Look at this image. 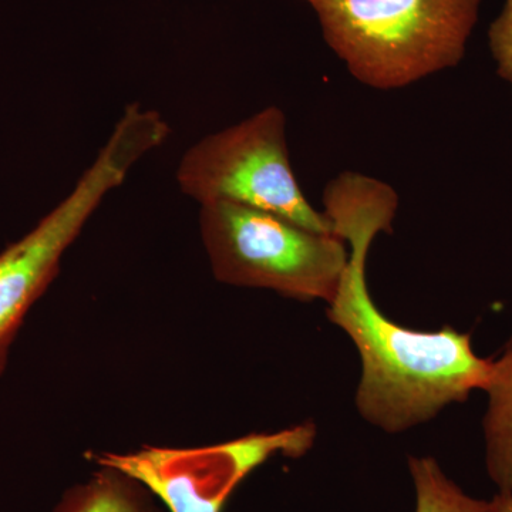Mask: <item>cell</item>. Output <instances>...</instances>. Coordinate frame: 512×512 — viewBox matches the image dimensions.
Returning a JSON list of instances; mask_svg holds the SVG:
<instances>
[{"label":"cell","instance_id":"obj_9","mask_svg":"<svg viewBox=\"0 0 512 512\" xmlns=\"http://www.w3.org/2000/svg\"><path fill=\"white\" fill-rule=\"evenodd\" d=\"M416 491L414 512H494L493 503L464 493L433 457H409Z\"/></svg>","mask_w":512,"mask_h":512},{"label":"cell","instance_id":"obj_6","mask_svg":"<svg viewBox=\"0 0 512 512\" xmlns=\"http://www.w3.org/2000/svg\"><path fill=\"white\" fill-rule=\"evenodd\" d=\"M311 423L278 433H254L215 446L143 447L134 453L94 456L99 466L114 468L138 481L170 512H222L229 495L276 454L303 456L315 440Z\"/></svg>","mask_w":512,"mask_h":512},{"label":"cell","instance_id":"obj_11","mask_svg":"<svg viewBox=\"0 0 512 512\" xmlns=\"http://www.w3.org/2000/svg\"><path fill=\"white\" fill-rule=\"evenodd\" d=\"M494 512H512V494L498 493L493 500Z\"/></svg>","mask_w":512,"mask_h":512},{"label":"cell","instance_id":"obj_3","mask_svg":"<svg viewBox=\"0 0 512 512\" xmlns=\"http://www.w3.org/2000/svg\"><path fill=\"white\" fill-rule=\"evenodd\" d=\"M170 136V124L158 111L128 104L72 192L25 237L0 252V373L30 308L56 278L63 255L101 201L126 181L141 158Z\"/></svg>","mask_w":512,"mask_h":512},{"label":"cell","instance_id":"obj_8","mask_svg":"<svg viewBox=\"0 0 512 512\" xmlns=\"http://www.w3.org/2000/svg\"><path fill=\"white\" fill-rule=\"evenodd\" d=\"M53 512H160L138 481L100 466L90 480L70 488Z\"/></svg>","mask_w":512,"mask_h":512},{"label":"cell","instance_id":"obj_1","mask_svg":"<svg viewBox=\"0 0 512 512\" xmlns=\"http://www.w3.org/2000/svg\"><path fill=\"white\" fill-rule=\"evenodd\" d=\"M323 207L333 234L350 248L328 319L348 333L362 359L356 406L363 419L387 433H402L484 390L493 360L477 356L470 333L403 328L373 302L367 255L377 235L392 229L399 208L392 185L343 171L326 185Z\"/></svg>","mask_w":512,"mask_h":512},{"label":"cell","instance_id":"obj_5","mask_svg":"<svg viewBox=\"0 0 512 512\" xmlns=\"http://www.w3.org/2000/svg\"><path fill=\"white\" fill-rule=\"evenodd\" d=\"M177 183L201 205L234 202L335 235L328 215L306 200L293 173L286 116L276 106L201 138L181 158Z\"/></svg>","mask_w":512,"mask_h":512},{"label":"cell","instance_id":"obj_10","mask_svg":"<svg viewBox=\"0 0 512 512\" xmlns=\"http://www.w3.org/2000/svg\"><path fill=\"white\" fill-rule=\"evenodd\" d=\"M488 46L497 64V73L512 89V0H504L500 15L488 29Z\"/></svg>","mask_w":512,"mask_h":512},{"label":"cell","instance_id":"obj_4","mask_svg":"<svg viewBox=\"0 0 512 512\" xmlns=\"http://www.w3.org/2000/svg\"><path fill=\"white\" fill-rule=\"evenodd\" d=\"M200 229L212 274L222 284L329 303L348 264L343 239L247 205H201Z\"/></svg>","mask_w":512,"mask_h":512},{"label":"cell","instance_id":"obj_2","mask_svg":"<svg viewBox=\"0 0 512 512\" xmlns=\"http://www.w3.org/2000/svg\"><path fill=\"white\" fill-rule=\"evenodd\" d=\"M326 45L362 84L396 90L456 67L481 0H302Z\"/></svg>","mask_w":512,"mask_h":512},{"label":"cell","instance_id":"obj_7","mask_svg":"<svg viewBox=\"0 0 512 512\" xmlns=\"http://www.w3.org/2000/svg\"><path fill=\"white\" fill-rule=\"evenodd\" d=\"M484 392L488 396L485 467L498 493L512 494V343L500 359L493 360Z\"/></svg>","mask_w":512,"mask_h":512}]
</instances>
